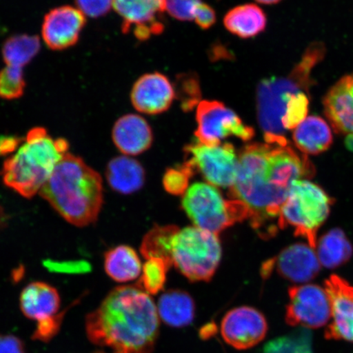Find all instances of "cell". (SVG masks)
Wrapping results in <instances>:
<instances>
[{"instance_id": "cell-1", "label": "cell", "mask_w": 353, "mask_h": 353, "mask_svg": "<svg viewBox=\"0 0 353 353\" xmlns=\"http://www.w3.org/2000/svg\"><path fill=\"white\" fill-rule=\"evenodd\" d=\"M238 157L230 196L247 207L251 225L260 235H274L276 229L270 222L279 217L291 187L298 180L312 179L315 167L285 137L273 143L246 145Z\"/></svg>"}, {"instance_id": "cell-2", "label": "cell", "mask_w": 353, "mask_h": 353, "mask_svg": "<svg viewBox=\"0 0 353 353\" xmlns=\"http://www.w3.org/2000/svg\"><path fill=\"white\" fill-rule=\"evenodd\" d=\"M88 339L96 353H152L160 333V316L148 293L119 286L86 316Z\"/></svg>"}, {"instance_id": "cell-3", "label": "cell", "mask_w": 353, "mask_h": 353, "mask_svg": "<svg viewBox=\"0 0 353 353\" xmlns=\"http://www.w3.org/2000/svg\"><path fill=\"white\" fill-rule=\"evenodd\" d=\"M39 194L66 222L87 227L98 220L103 207V179L82 158L68 153Z\"/></svg>"}, {"instance_id": "cell-4", "label": "cell", "mask_w": 353, "mask_h": 353, "mask_svg": "<svg viewBox=\"0 0 353 353\" xmlns=\"http://www.w3.org/2000/svg\"><path fill=\"white\" fill-rule=\"evenodd\" d=\"M68 150L65 139H52L44 128H33L17 151L4 161L1 171L3 183L22 197L33 198L41 192Z\"/></svg>"}, {"instance_id": "cell-5", "label": "cell", "mask_w": 353, "mask_h": 353, "mask_svg": "<svg viewBox=\"0 0 353 353\" xmlns=\"http://www.w3.org/2000/svg\"><path fill=\"white\" fill-rule=\"evenodd\" d=\"M325 52V47L321 43H312L286 77L268 78L260 81L256 90V110L264 138L285 136L281 120L286 105L295 94L309 91L313 83L312 70L323 59Z\"/></svg>"}, {"instance_id": "cell-6", "label": "cell", "mask_w": 353, "mask_h": 353, "mask_svg": "<svg viewBox=\"0 0 353 353\" xmlns=\"http://www.w3.org/2000/svg\"><path fill=\"white\" fill-rule=\"evenodd\" d=\"M333 201L323 189L307 179L298 180L291 187L277 219L281 229L291 228L294 235L316 248L317 232L330 214Z\"/></svg>"}, {"instance_id": "cell-7", "label": "cell", "mask_w": 353, "mask_h": 353, "mask_svg": "<svg viewBox=\"0 0 353 353\" xmlns=\"http://www.w3.org/2000/svg\"><path fill=\"white\" fill-rule=\"evenodd\" d=\"M222 257L218 235L197 227L185 228L172 240V263L191 281H210Z\"/></svg>"}, {"instance_id": "cell-8", "label": "cell", "mask_w": 353, "mask_h": 353, "mask_svg": "<svg viewBox=\"0 0 353 353\" xmlns=\"http://www.w3.org/2000/svg\"><path fill=\"white\" fill-rule=\"evenodd\" d=\"M182 205L195 227L216 235L250 216L248 209L241 201L225 200L217 188L204 183L189 187Z\"/></svg>"}, {"instance_id": "cell-9", "label": "cell", "mask_w": 353, "mask_h": 353, "mask_svg": "<svg viewBox=\"0 0 353 353\" xmlns=\"http://www.w3.org/2000/svg\"><path fill=\"white\" fill-rule=\"evenodd\" d=\"M198 142L210 147L222 144V140L234 136L242 141L254 138V130L246 125L238 114L219 101L203 100L196 108Z\"/></svg>"}, {"instance_id": "cell-10", "label": "cell", "mask_w": 353, "mask_h": 353, "mask_svg": "<svg viewBox=\"0 0 353 353\" xmlns=\"http://www.w3.org/2000/svg\"><path fill=\"white\" fill-rule=\"evenodd\" d=\"M184 152L187 164L200 172L210 184L231 188L235 183L239 157L232 144L210 147L198 142L186 145Z\"/></svg>"}, {"instance_id": "cell-11", "label": "cell", "mask_w": 353, "mask_h": 353, "mask_svg": "<svg viewBox=\"0 0 353 353\" xmlns=\"http://www.w3.org/2000/svg\"><path fill=\"white\" fill-rule=\"evenodd\" d=\"M330 319L331 304L325 289L316 285L291 287L285 316L287 324L319 329L329 324Z\"/></svg>"}, {"instance_id": "cell-12", "label": "cell", "mask_w": 353, "mask_h": 353, "mask_svg": "<svg viewBox=\"0 0 353 353\" xmlns=\"http://www.w3.org/2000/svg\"><path fill=\"white\" fill-rule=\"evenodd\" d=\"M113 8L123 20V32L132 30L139 41L164 32L165 0H113Z\"/></svg>"}, {"instance_id": "cell-13", "label": "cell", "mask_w": 353, "mask_h": 353, "mask_svg": "<svg viewBox=\"0 0 353 353\" xmlns=\"http://www.w3.org/2000/svg\"><path fill=\"white\" fill-rule=\"evenodd\" d=\"M268 325L261 312L251 307L232 309L221 323V334L229 345L245 350L257 345L266 337Z\"/></svg>"}, {"instance_id": "cell-14", "label": "cell", "mask_w": 353, "mask_h": 353, "mask_svg": "<svg viewBox=\"0 0 353 353\" xmlns=\"http://www.w3.org/2000/svg\"><path fill=\"white\" fill-rule=\"evenodd\" d=\"M86 25V17L77 8L65 6L52 8L44 16L42 38L54 51L76 46Z\"/></svg>"}, {"instance_id": "cell-15", "label": "cell", "mask_w": 353, "mask_h": 353, "mask_svg": "<svg viewBox=\"0 0 353 353\" xmlns=\"http://www.w3.org/2000/svg\"><path fill=\"white\" fill-rule=\"evenodd\" d=\"M325 290L330 298L332 319L325 329V339L353 343V285L333 275L325 281Z\"/></svg>"}, {"instance_id": "cell-16", "label": "cell", "mask_w": 353, "mask_h": 353, "mask_svg": "<svg viewBox=\"0 0 353 353\" xmlns=\"http://www.w3.org/2000/svg\"><path fill=\"white\" fill-rule=\"evenodd\" d=\"M274 267L285 279L294 283H305L319 274L321 263L314 249L309 245L298 243L282 250L276 258L264 265L263 276L270 275Z\"/></svg>"}, {"instance_id": "cell-17", "label": "cell", "mask_w": 353, "mask_h": 353, "mask_svg": "<svg viewBox=\"0 0 353 353\" xmlns=\"http://www.w3.org/2000/svg\"><path fill=\"white\" fill-rule=\"evenodd\" d=\"M324 113L335 132L345 138L353 151V73L341 79L326 94Z\"/></svg>"}, {"instance_id": "cell-18", "label": "cell", "mask_w": 353, "mask_h": 353, "mask_svg": "<svg viewBox=\"0 0 353 353\" xmlns=\"http://www.w3.org/2000/svg\"><path fill=\"white\" fill-rule=\"evenodd\" d=\"M176 98L174 87L161 73L143 74L131 90V103L138 112L159 114L169 110Z\"/></svg>"}, {"instance_id": "cell-19", "label": "cell", "mask_w": 353, "mask_h": 353, "mask_svg": "<svg viewBox=\"0 0 353 353\" xmlns=\"http://www.w3.org/2000/svg\"><path fill=\"white\" fill-rule=\"evenodd\" d=\"M112 141L123 154L138 156L151 148L153 132L151 126L142 117L128 114L114 123Z\"/></svg>"}, {"instance_id": "cell-20", "label": "cell", "mask_w": 353, "mask_h": 353, "mask_svg": "<svg viewBox=\"0 0 353 353\" xmlns=\"http://www.w3.org/2000/svg\"><path fill=\"white\" fill-rule=\"evenodd\" d=\"M60 305L59 291L44 282H32L21 291V312L28 319L37 321L38 323L56 316Z\"/></svg>"}, {"instance_id": "cell-21", "label": "cell", "mask_w": 353, "mask_h": 353, "mask_svg": "<svg viewBox=\"0 0 353 353\" xmlns=\"http://www.w3.org/2000/svg\"><path fill=\"white\" fill-rule=\"evenodd\" d=\"M109 186L122 195L139 191L145 183V170L138 161L127 156L110 160L105 169Z\"/></svg>"}, {"instance_id": "cell-22", "label": "cell", "mask_w": 353, "mask_h": 353, "mask_svg": "<svg viewBox=\"0 0 353 353\" xmlns=\"http://www.w3.org/2000/svg\"><path fill=\"white\" fill-rule=\"evenodd\" d=\"M293 140L300 152L317 154L325 152L332 144V130L324 119L307 117L294 130Z\"/></svg>"}, {"instance_id": "cell-23", "label": "cell", "mask_w": 353, "mask_h": 353, "mask_svg": "<svg viewBox=\"0 0 353 353\" xmlns=\"http://www.w3.org/2000/svg\"><path fill=\"white\" fill-rule=\"evenodd\" d=\"M158 314L167 325L186 327L195 319L196 304L191 295L179 290H168L159 299Z\"/></svg>"}, {"instance_id": "cell-24", "label": "cell", "mask_w": 353, "mask_h": 353, "mask_svg": "<svg viewBox=\"0 0 353 353\" xmlns=\"http://www.w3.org/2000/svg\"><path fill=\"white\" fill-rule=\"evenodd\" d=\"M229 32L241 39H250L261 34L267 26V17L261 8L246 3L233 8L223 19Z\"/></svg>"}, {"instance_id": "cell-25", "label": "cell", "mask_w": 353, "mask_h": 353, "mask_svg": "<svg viewBox=\"0 0 353 353\" xmlns=\"http://www.w3.org/2000/svg\"><path fill=\"white\" fill-rule=\"evenodd\" d=\"M104 268L110 278L121 283L136 280L143 270L138 254L128 245L108 250L105 254Z\"/></svg>"}, {"instance_id": "cell-26", "label": "cell", "mask_w": 353, "mask_h": 353, "mask_svg": "<svg viewBox=\"0 0 353 353\" xmlns=\"http://www.w3.org/2000/svg\"><path fill=\"white\" fill-rule=\"evenodd\" d=\"M317 257L322 266L336 268L352 257V246L341 229H332L317 242Z\"/></svg>"}, {"instance_id": "cell-27", "label": "cell", "mask_w": 353, "mask_h": 353, "mask_svg": "<svg viewBox=\"0 0 353 353\" xmlns=\"http://www.w3.org/2000/svg\"><path fill=\"white\" fill-rule=\"evenodd\" d=\"M41 41L37 35L15 34L6 39L2 48L7 66L23 70L41 50Z\"/></svg>"}, {"instance_id": "cell-28", "label": "cell", "mask_w": 353, "mask_h": 353, "mask_svg": "<svg viewBox=\"0 0 353 353\" xmlns=\"http://www.w3.org/2000/svg\"><path fill=\"white\" fill-rule=\"evenodd\" d=\"M179 229L174 225L154 227L152 230L145 234L143 238L140 248L141 254L147 260L161 259L172 266L173 265L171 259L172 240Z\"/></svg>"}, {"instance_id": "cell-29", "label": "cell", "mask_w": 353, "mask_h": 353, "mask_svg": "<svg viewBox=\"0 0 353 353\" xmlns=\"http://www.w3.org/2000/svg\"><path fill=\"white\" fill-rule=\"evenodd\" d=\"M170 267V265L163 259H148L143 268V274L137 285L148 294H157L165 287L167 272Z\"/></svg>"}, {"instance_id": "cell-30", "label": "cell", "mask_w": 353, "mask_h": 353, "mask_svg": "<svg viewBox=\"0 0 353 353\" xmlns=\"http://www.w3.org/2000/svg\"><path fill=\"white\" fill-rule=\"evenodd\" d=\"M176 98L180 101L184 112H191L201 103V90L200 81L196 74H180L174 85Z\"/></svg>"}, {"instance_id": "cell-31", "label": "cell", "mask_w": 353, "mask_h": 353, "mask_svg": "<svg viewBox=\"0 0 353 353\" xmlns=\"http://www.w3.org/2000/svg\"><path fill=\"white\" fill-rule=\"evenodd\" d=\"M26 85L23 70L6 65L0 70V99L10 101L21 98Z\"/></svg>"}, {"instance_id": "cell-32", "label": "cell", "mask_w": 353, "mask_h": 353, "mask_svg": "<svg viewBox=\"0 0 353 353\" xmlns=\"http://www.w3.org/2000/svg\"><path fill=\"white\" fill-rule=\"evenodd\" d=\"M309 98L307 92H302L290 99L282 117L284 130H294L307 117Z\"/></svg>"}, {"instance_id": "cell-33", "label": "cell", "mask_w": 353, "mask_h": 353, "mask_svg": "<svg viewBox=\"0 0 353 353\" xmlns=\"http://www.w3.org/2000/svg\"><path fill=\"white\" fill-rule=\"evenodd\" d=\"M194 173L195 170L186 162L183 165L168 170L163 179L165 189L172 195H183L189 188L190 179Z\"/></svg>"}, {"instance_id": "cell-34", "label": "cell", "mask_w": 353, "mask_h": 353, "mask_svg": "<svg viewBox=\"0 0 353 353\" xmlns=\"http://www.w3.org/2000/svg\"><path fill=\"white\" fill-rule=\"evenodd\" d=\"M197 1L198 0H165V12L179 21H192Z\"/></svg>"}, {"instance_id": "cell-35", "label": "cell", "mask_w": 353, "mask_h": 353, "mask_svg": "<svg viewBox=\"0 0 353 353\" xmlns=\"http://www.w3.org/2000/svg\"><path fill=\"white\" fill-rule=\"evenodd\" d=\"M77 8L85 17L99 19L113 8V0H74Z\"/></svg>"}, {"instance_id": "cell-36", "label": "cell", "mask_w": 353, "mask_h": 353, "mask_svg": "<svg viewBox=\"0 0 353 353\" xmlns=\"http://www.w3.org/2000/svg\"><path fill=\"white\" fill-rule=\"evenodd\" d=\"M61 320H63V315L57 314L51 319L39 322L33 339L43 342L50 341L59 332Z\"/></svg>"}, {"instance_id": "cell-37", "label": "cell", "mask_w": 353, "mask_h": 353, "mask_svg": "<svg viewBox=\"0 0 353 353\" xmlns=\"http://www.w3.org/2000/svg\"><path fill=\"white\" fill-rule=\"evenodd\" d=\"M216 19V12L213 8L198 0L194 10V20L198 26L203 30L210 29L215 24Z\"/></svg>"}, {"instance_id": "cell-38", "label": "cell", "mask_w": 353, "mask_h": 353, "mask_svg": "<svg viewBox=\"0 0 353 353\" xmlns=\"http://www.w3.org/2000/svg\"><path fill=\"white\" fill-rule=\"evenodd\" d=\"M0 353H26L24 344L13 335H0Z\"/></svg>"}, {"instance_id": "cell-39", "label": "cell", "mask_w": 353, "mask_h": 353, "mask_svg": "<svg viewBox=\"0 0 353 353\" xmlns=\"http://www.w3.org/2000/svg\"><path fill=\"white\" fill-rule=\"evenodd\" d=\"M23 139L15 136L0 137V157H6L8 154L15 153L23 143Z\"/></svg>"}, {"instance_id": "cell-40", "label": "cell", "mask_w": 353, "mask_h": 353, "mask_svg": "<svg viewBox=\"0 0 353 353\" xmlns=\"http://www.w3.org/2000/svg\"><path fill=\"white\" fill-rule=\"evenodd\" d=\"M256 2L263 4H276L281 1V0H255Z\"/></svg>"}]
</instances>
